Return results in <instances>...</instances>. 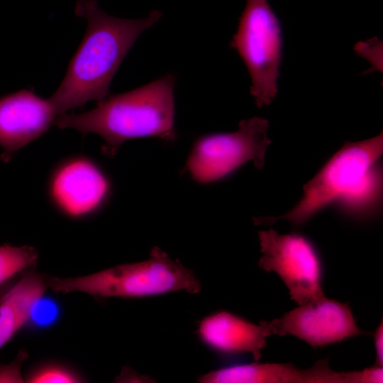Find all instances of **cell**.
Wrapping results in <instances>:
<instances>
[{
	"label": "cell",
	"instance_id": "1",
	"mask_svg": "<svg viewBox=\"0 0 383 383\" xmlns=\"http://www.w3.org/2000/svg\"><path fill=\"white\" fill-rule=\"evenodd\" d=\"M75 13L87 21V28L63 80L48 99L58 116L105 99L135 41L162 16L155 9L142 18H120L101 10L96 0H76Z\"/></svg>",
	"mask_w": 383,
	"mask_h": 383
},
{
	"label": "cell",
	"instance_id": "2",
	"mask_svg": "<svg viewBox=\"0 0 383 383\" xmlns=\"http://www.w3.org/2000/svg\"><path fill=\"white\" fill-rule=\"evenodd\" d=\"M175 77L170 74L127 92L111 95L81 113H65L54 124L104 140L102 152L113 157L126 141L143 137L175 139Z\"/></svg>",
	"mask_w": 383,
	"mask_h": 383
},
{
	"label": "cell",
	"instance_id": "3",
	"mask_svg": "<svg viewBox=\"0 0 383 383\" xmlns=\"http://www.w3.org/2000/svg\"><path fill=\"white\" fill-rule=\"evenodd\" d=\"M56 293L80 292L99 297L141 298L184 291L195 294L201 283L178 260L154 248L148 260L114 266L81 277H47Z\"/></svg>",
	"mask_w": 383,
	"mask_h": 383
},
{
	"label": "cell",
	"instance_id": "4",
	"mask_svg": "<svg viewBox=\"0 0 383 383\" xmlns=\"http://www.w3.org/2000/svg\"><path fill=\"white\" fill-rule=\"evenodd\" d=\"M383 154V133L372 138L345 142L303 187L296 205L279 216L255 218L257 224L271 225L287 221L294 226L305 224L330 206H336L379 164Z\"/></svg>",
	"mask_w": 383,
	"mask_h": 383
},
{
	"label": "cell",
	"instance_id": "5",
	"mask_svg": "<svg viewBox=\"0 0 383 383\" xmlns=\"http://www.w3.org/2000/svg\"><path fill=\"white\" fill-rule=\"evenodd\" d=\"M230 45L248 69L257 106L270 105L278 91L282 37L279 21L267 0H246Z\"/></svg>",
	"mask_w": 383,
	"mask_h": 383
},
{
	"label": "cell",
	"instance_id": "6",
	"mask_svg": "<svg viewBox=\"0 0 383 383\" xmlns=\"http://www.w3.org/2000/svg\"><path fill=\"white\" fill-rule=\"evenodd\" d=\"M268 128L267 119L255 116L241 121L235 132L201 137L189 155L187 170L194 180L209 183L228 176L250 161L262 169L272 142Z\"/></svg>",
	"mask_w": 383,
	"mask_h": 383
},
{
	"label": "cell",
	"instance_id": "7",
	"mask_svg": "<svg viewBox=\"0 0 383 383\" xmlns=\"http://www.w3.org/2000/svg\"><path fill=\"white\" fill-rule=\"evenodd\" d=\"M258 239L262 255L259 267L275 272L298 305L324 296L323 264L313 243L300 233L280 234L273 229L261 231Z\"/></svg>",
	"mask_w": 383,
	"mask_h": 383
},
{
	"label": "cell",
	"instance_id": "8",
	"mask_svg": "<svg viewBox=\"0 0 383 383\" xmlns=\"http://www.w3.org/2000/svg\"><path fill=\"white\" fill-rule=\"evenodd\" d=\"M270 323L274 335L294 336L313 348L363 333L350 306L325 295L299 305Z\"/></svg>",
	"mask_w": 383,
	"mask_h": 383
},
{
	"label": "cell",
	"instance_id": "9",
	"mask_svg": "<svg viewBox=\"0 0 383 383\" xmlns=\"http://www.w3.org/2000/svg\"><path fill=\"white\" fill-rule=\"evenodd\" d=\"M109 185L99 167L84 157L69 158L53 170L49 195L54 205L72 218L87 217L104 203Z\"/></svg>",
	"mask_w": 383,
	"mask_h": 383
},
{
	"label": "cell",
	"instance_id": "10",
	"mask_svg": "<svg viewBox=\"0 0 383 383\" xmlns=\"http://www.w3.org/2000/svg\"><path fill=\"white\" fill-rule=\"evenodd\" d=\"M58 116L49 99L23 89L0 98L1 158L9 161L44 134Z\"/></svg>",
	"mask_w": 383,
	"mask_h": 383
},
{
	"label": "cell",
	"instance_id": "11",
	"mask_svg": "<svg viewBox=\"0 0 383 383\" xmlns=\"http://www.w3.org/2000/svg\"><path fill=\"white\" fill-rule=\"evenodd\" d=\"M197 333L205 345L219 354L250 353L258 361L267 338L274 331L270 321L255 324L231 312L219 311L199 322Z\"/></svg>",
	"mask_w": 383,
	"mask_h": 383
},
{
	"label": "cell",
	"instance_id": "12",
	"mask_svg": "<svg viewBox=\"0 0 383 383\" xmlns=\"http://www.w3.org/2000/svg\"><path fill=\"white\" fill-rule=\"evenodd\" d=\"M201 383H345L343 372L329 366L328 358L308 369L290 363L252 362L226 366L198 378Z\"/></svg>",
	"mask_w": 383,
	"mask_h": 383
},
{
	"label": "cell",
	"instance_id": "13",
	"mask_svg": "<svg viewBox=\"0 0 383 383\" xmlns=\"http://www.w3.org/2000/svg\"><path fill=\"white\" fill-rule=\"evenodd\" d=\"M47 288V278L31 268L1 299L0 350L30 319L34 306Z\"/></svg>",
	"mask_w": 383,
	"mask_h": 383
},
{
	"label": "cell",
	"instance_id": "14",
	"mask_svg": "<svg viewBox=\"0 0 383 383\" xmlns=\"http://www.w3.org/2000/svg\"><path fill=\"white\" fill-rule=\"evenodd\" d=\"M382 198V173L376 166L365 180L336 205L340 213L355 221L368 220L379 211Z\"/></svg>",
	"mask_w": 383,
	"mask_h": 383
},
{
	"label": "cell",
	"instance_id": "15",
	"mask_svg": "<svg viewBox=\"0 0 383 383\" xmlns=\"http://www.w3.org/2000/svg\"><path fill=\"white\" fill-rule=\"evenodd\" d=\"M37 250L29 245L0 246V284L36 265Z\"/></svg>",
	"mask_w": 383,
	"mask_h": 383
},
{
	"label": "cell",
	"instance_id": "16",
	"mask_svg": "<svg viewBox=\"0 0 383 383\" xmlns=\"http://www.w3.org/2000/svg\"><path fill=\"white\" fill-rule=\"evenodd\" d=\"M29 383L82 382V377L75 370L58 363L42 365L24 378Z\"/></svg>",
	"mask_w": 383,
	"mask_h": 383
},
{
	"label": "cell",
	"instance_id": "17",
	"mask_svg": "<svg viewBox=\"0 0 383 383\" xmlns=\"http://www.w3.org/2000/svg\"><path fill=\"white\" fill-rule=\"evenodd\" d=\"M345 383H382V366L374 365L361 370L343 372Z\"/></svg>",
	"mask_w": 383,
	"mask_h": 383
},
{
	"label": "cell",
	"instance_id": "18",
	"mask_svg": "<svg viewBox=\"0 0 383 383\" xmlns=\"http://www.w3.org/2000/svg\"><path fill=\"white\" fill-rule=\"evenodd\" d=\"M26 358V352H21L10 363L0 365V382H24L21 370Z\"/></svg>",
	"mask_w": 383,
	"mask_h": 383
},
{
	"label": "cell",
	"instance_id": "19",
	"mask_svg": "<svg viewBox=\"0 0 383 383\" xmlns=\"http://www.w3.org/2000/svg\"><path fill=\"white\" fill-rule=\"evenodd\" d=\"M374 345L376 352V359L374 365H383V323L382 318L379 326L377 327L373 334Z\"/></svg>",
	"mask_w": 383,
	"mask_h": 383
},
{
	"label": "cell",
	"instance_id": "20",
	"mask_svg": "<svg viewBox=\"0 0 383 383\" xmlns=\"http://www.w3.org/2000/svg\"><path fill=\"white\" fill-rule=\"evenodd\" d=\"M18 278V275H17L0 284V300L5 295V294L15 284Z\"/></svg>",
	"mask_w": 383,
	"mask_h": 383
}]
</instances>
